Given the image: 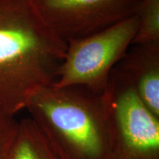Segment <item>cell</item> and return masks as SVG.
<instances>
[{"instance_id":"5","label":"cell","mask_w":159,"mask_h":159,"mask_svg":"<svg viewBox=\"0 0 159 159\" xmlns=\"http://www.w3.org/2000/svg\"><path fill=\"white\" fill-rule=\"evenodd\" d=\"M40 17L66 43L136 15L143 0H30Z\"/></svg>"},{"instance_id":"8","label":"cell","mask_w":159,"mask_h":159,"mask_svg":"<svg viewBox=\"0 0 159 159\" xmlns=\"http://www.w3.org/2000/svg\"><path fill=\"white\" fill-rule=\"evenodd\" d=\"M136 15L138 27L132 44L159 43V0H143Z\"/></svg>"},{"instance_id":"4","label":"cell","mask_w":159,"mask_h":159,"mask_svg":"<svg viewBox=\"0 0 159 159\" xmlns=\"http://www.w3.org/2000/svg\"><path fill=\"white\" fill-rule=\"evenodd\" d=\"M138 27L134 15L86 36L66 42L63 61L52 85L78 87L102 95L111 74L132 45Z\"/></svg>"},{"instance_id":"9","label":"cell","mask_w":159,"mask_h":159,"mask_svg":"<svg viewBox=\"0 0 159 159\" xmlns=\"http://www.w3.org/2000/svg\"><path fill=\"white\" fill-rule=\"evenodd\" d=\"M19 121L15 115L0 108V159H9L14 144Z\"/></svg>"},{"instance_id":"1","label":"cell","mask_w":159,"mask_h":159,"mask_svg":"<svg viewBox=\"0 0 159 159\" xmlns=\"http://www.w3.org/2000/svg\"><path fill=\"white\" fill-rule=\"evenodd\" d=\"M66 43L30 0H0V108L15 115L56 79Z\"/></svg>"},{"instance_id":"7","label":"cell","mask_w":159,"mask_h":159,"mask_svg":"<svg viewBox=\"0 0 159 159\" xmlns=\"http://www.w3.org/2000/svg\"><path fill=\"white\" fill-rule=\"evenodd\" d=\"M9 159H60L33 120L19 121L15 142Z\"/></svg>"},{"instance_id":"6","label":"cell","mask_w":159,"mask_h":159,"mask_svg":"<svg viewBox=\"0 0 159 159\" xmlns=\"http://www.w3.org/2000/svg\"><path fill=\"white\" fill-rule=\"evenodd\" d=\"M131 47L116 66L128 77L144 104L159 117V43Z\"/></svg>"},{"instance_id":"3","label":"cell","mask_w":159,"mask_h":159,"mask_svg":"<svg viewBox=\"0 0 159 159\" xmlns=\"http://www.w3.org/2000/svg\"><path fill=\"white\" fill-rule=\"evenodd\" d=\"M102 97L110 136L106 159H159V117L117 66Z\"/></svg>"},{"instance_id":"2","label":"cell","mask_w":159,"mask_h":159,"mask_svg":"<svg viewBox=\"0 0 159 159\" xmlns=\"http://www.w3.org/2000/svg\"><path fill=\"white\" fill-rule=\"evenodd\" d=\"M60 159H106L108 119L102 95L78 87L40 89L26 105Z\"/></svg>"}]
</instances>
